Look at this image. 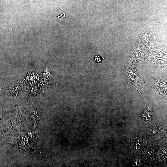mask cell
Instances as JSON below:
<instances>
[{
    "label": "cell",
    "mask_w": 167,
    "mask_h": 167,
    "mask_svg": "<svg viewBox=\"0 0 167 167\" xmlns=\"http://www.w3.org/2000/svg\"><path fill=\"white\" fill-rule=\"evenodd\" d=\"M94 60L96 63H99L102 61V59L101 56L97 55L95 57Z\"/></svg>",
    "instance_id": "obj_1"
},
{
    "label": "cell",
    "mask_w": 167,
    "mask_h": 167,
    "mask_svg": "<svg viewBox=\"0 0 167 167\" xmlns=\"http://www.w3.org/2000/svg\"><path fill=\"white\" fill-rule=\"evenodd\" d=\"M65 13H63L62 15H61L60 16H59L55 18H59L61 16H62Z\"/></svg>",
    "instance_id": "obj_2"
}]
</instances>
